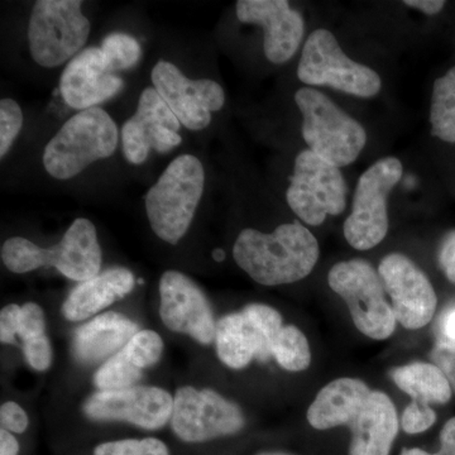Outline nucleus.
Wrapping results in <instances>:
<instances>
[{
  "label": "nucleus",
  "instance_id": "aec40b11",
  "mask_svg": "<svg viewBox=\"0 0 455 455\" xmlns=\"http://www.w3.org/2000/svg\"><path fill=\"white\" fill-rule=\"evenodd\" d=\"M139 331V324L121 313L108 311L100 314L75 331V358L84 364L106 362L121 352Z\"/></svg>",
  "mask_w": 455,
  "mask_h": 455
},
{
  "label": "nucleus",
  "instance_id": "f704fd0d",
  "mask_svg": "<svg viewBox=\"0 0 455 455\" xmlns=\"http://www.w3.org/2000/svg\"><path fill=\"white\" fill-rule=\"evenodd\" d=\"M28 415L14 401H8L0 407V424L2 429L9 433L22 434L28 427Z\"/></svg>",
  "mask_w": 455,
  "mask_h": 455
},
{
  "label": "nucleus",
  "instance_id": "f8f14e48",
  "mask_svg": "<svg viewBox=\"0 0 455 455\" xmlns=\"http://www.w3.org/2000/svg\"><path fill=\"white\" fill-rule=\"evenodd\" d=\"M170 423L184 442L203 443L239 433L245 419L241 407L218 392L185 386L173 397Z\"/></svg>",
  "mask_w": 455,
  "mask_h": 455
},
{
  "label": "nucleus",
  "instance_id": "7ed1b4c3",
  "mask_svg": "<svg viewBox=\"0 0 455 455\" xmlns=\"http://www.w3.org/2000/svg\"><path fill=\"white\" fill-rule=\"evenodd\" d=\"M205 187L199 158L181 155L164 171L145 197L147 218L158 238L178 244L187 235Z\"/></svg>",
  "mask_w": 455,
  "mask_h": 455
},
{
  "label": "nucleus",
  "instance_id": "72a5a7b5",
  "mask_svg": "<svg viewBox=\"0 0 455 455\" xmlns=\"http://www.w3.org/2000/svg\"><path fill=\"white\" fill-rule=\"evenodd\" d=\"M23 355L33 370L38 372L49 370L53 361V350L49 337L44 334L23 343Z\"/></svg>",
  "mask_w": 455,
  "mask_h": 455
},
{
  "label": "nucleus",
  "instance_id": "5701e85b",
  "mask_svg": "<svg viewBox=\"0 0 455 455\" xmlns=\"http://www.w3.org/2000/svg\"><path fill=\"white\" fill-rule=\"evenodd\" d=\"M136 286V278L130 269L113 267L98 276L80 283L62 304V315L68 322H82L114 302L130 295Z\"/></svg>",
  "mask_w": 455,
  "mask_h": 455
},
{
  "label": "nucleus",
  "instance_id": "e433bc0d",
  "mask_svg": "<svg viewBox=\"0 0 455 455\" xmlns=\"http://www.w3.org/2000/svg\"><path fill=\"white\" fill-rule=\"evenodd\" d=\"M433 363L445 373L449 383H451V390L455 392V348L454 347L445 346V344L438 343L435 348L431 352Z\"/></svg>",
  "mask_w": 455,
  "mask_h": 455
},
{
  "label": "nucleus",
  "instance_id": "4c0bfd02",
  "mask_svg": "<svg viewBox=\"0 0 455 455\" xmlns=\"http://www.w3.org/2000/svg\"><path fill=\"white\" fill-rule=\"evenodd\" d=\"M401 455H455V418L447 421L440 433V451L430 454L423 449H403Z\"/></svg>",
  "mask_w": 455,
  "mask_h": 455
},
{
  "label": "nucleus",
  "instance_id": "cd10ccee",
  "mask_svg": "<svg viewBox=\"0 0 455 455\" xmlns=\"http://www.w3.org/2000/svg\"><path fill=\"white\" fill-rule=\"evenodd\" d=\"M100 49L106 56L108 68L113 74L133 68L142 56L139 41L125 33L107 36Z\"/></svg>",
  "mask_w": 455,
  "mask_h": 455
},
{
  "label": "nucleus",
  "instance_id": "a878e982",
  "mask_svg": "<svg viewBox=\"0 0 455 455\" xmlns=\"http://www.w3.org/2000/svg\"><path fill=\"white\" fill-rule=\"evenodd\" d=\"M271 353L277 363L289 372H301L310 367L309 341L298 326H283L272 343Z\"/></svg>",
  "mask_w": 455,
  "mask_h": 455
},
{
  "label": "nucleus",
  "instance_id": "9b49d317",
  "mask_svg": "<svg viewBox=\"0 0 455 455\" xmlns=\"http://www.w3.org/2000/svg\"><path fill=\"white\" fill-rule=\"evenodd\" d=\"M283 328V316L268 305L251 304L239 313L228 314L217 322L218 358L232 370H243L254 359L267 362Z\"/></svg>",
  "mask_w": 455,
  "mask_h": 455
},
{
  "label": "nucleus",
  "instance_id": "c85d7f7f",
  "mask_svg": "<svg viewBox=\"0 0 455 455\" xmlns=\"http://www.w3.org/2000/svg\"><path fill=\"white\" fill-rule=\"evenodd\" d=\"M123 352L136 366L145 371L160 361L164 353V340L154 331H140L128 341Z\"/></svg>",
  "mask_w": 455,
  "mask_h": 455
},
{
  "label": "nucleus",
  "instance_id": "6ab92c4d",
  "mask_svg": "<svg viewBox=\"0 0 455 455\" xmlns=\"http://www.w3.org/2000/svg\"><path fill=\"white\" fill-rule=\"evenodd\" d=\"M123 86L124 82L110 73L106 56L99 47H89L77 53L66 66L60 80L65 103L80 112L113 98Z\"/></svg>",
  "mask_w": 455,
  "mask_h": 455
},
{
  "label": "nucleus",
  "instance_id": "37998d69",
  "mask_svg": "<svg viewBox=\"0 0 455 455\" xmlns=\"http://www.w3.org/2000/svg\"><path fill=\"white\" fill-rule=\"evenodd\" d=\"M214 259L217 260H223L224 259V252L221 250L215 251L214 252Z\"/></svg>",
  "mask_w": 455,
  "mask_h": 455
},
{
  "label": "nucleus",
  "instance_id": "bb28decb",
  "mask_svg": "<svg viewBox=\"0 0 455 455\" xmlns=\"http://www.w3.org/2000/svg\"><path fill=\"white\" fill-rule=\"evenodd\" d=\"M143 370L133 363L123 352L107 359L94 374V385L99 391H119L137 386Z\"/></svg>",
  "mask_w": 455,
  "mask_h": 455
},
{
  "label": "nucleus",
  "instance_id": "0eeeda50",
  "mask_svg": "<svg viewBox=\"0 0 455 455\" xmlns=\"http://www.w3.org/2000/svg\"><path fill=\"white\" fill-rule=\"evenodd\" d=\"M82 4L80 0H38L33 5L27 36L32 59L42 68L65 64L88 41L92 26Z\"/></svg>",
  "mask_w": 455,
  "mask_h": 455
},
{
  "label": "nucleus",
  "instance_id": "c756f323",
  "mask_svg": "<svg viewBox=\"0 0 455 455\" xmlns=\"http://www.w3.org/2000/svg\"><path fill=\"white\" fill-rule=\"evenodd\" d=\"M94 455H170V451L160 439H124L98 445Z\"/></svg>",
  "mask_w": 455,
  "mask_h": 455
},
{
  "label": "nucleus",
  "instance_id": "423d86ee",
  "mask_svg": "<svg viewBox=\"0 0 455 455\" xmlns=\"http://www.w3.org/2000/svg\"><path fill=\"white\" fill-rule=\"evenodd\" d=\"M328 283L346 301L355 328L374 340H385L396 329V317L385 295L379 271L363 259L343 260L331 267Z\"/></svg>",
  "mask_w": 455,
  "mask_h": 455
},
{
  "label": "nucleus",
  "instance_id": "9d476101",
  "mask_svg": "<svg viewBox=\"0 0 455 455\" xmlns=\"http://www.w3.org/2000/svg\"><path fill=\"white\" fill-rule=\"evenodd\" d=\"M347 196L348 188L339 167L326 163L309 149L298 155L286 200L304 223L317 227L328 215H340L346 211Z\"/></svg>",
  "mask_w": 455,
  "mask_h": 455
},
{
  "label": "nucleus",
  "instance_id": "7c9ffc66",
  "mask_svg": "<svg viewBox=\"0 0 455 455\" xmlns=\"http://www.w3.org/2000/svg\"><path fill=\"white\" fill-rule=\"evenodd\" d=\"M22 109L13 99L0 101V157L4 158L23 127Z\"/></svg>",
  "mask_w": 455,
  "mask_h": 455
},
{
  "label": "nucleus",
  "instance_id": "79ce46f5",
  "mask_svg": "<svg viewBox=\"0 0 455 455\" xmlns=\"http://www.w3.org/2000/svg\"><path fill=\"white\" fill-rule=\"evenodd\" d=\"M20 444L8 430H0V455H17Z\"/></svg>",
  "mask_w": 455,
  "mask_h": 455
},
{
  "label": "nucleus",
  "instance_id": "6e6552de",
  "mask_svg": "<svg viewBox=\"0 0 455 455\" xmlns=\"http://www.w3.org/2000/svg\"><path fill=\"white\" fill-rule=\"evenodd\" d=\"M300 82L329 86L358 98L376 97L382 88L379 75L344 53L333 33L319 28L305 42L298 66Z\"/></svg>",
  "mask_w": 455,
  "mask_h": 455
},
{
  "label": "nucleus",
  "instance_id": "2eb2a0df",
  "mask_svg": "<svg viewBox=\"0 0 455 455\" xmlns=\"http://www.w3.org/2000/svg\"><path fill=\"white\" fill-rule=\"evenodd\" d=\"M173 397L155 386H133L119 391H99L84 403V414L95 421H125L157 430L171 421Z\"/></svg>",
  "mask_w": 455,
  "mask_h": 455
},
{
  "label": "nucleus",
  "instance_id": "39448f33",
  "mask_svg": "<svg viewBox=\"0 0 455 455\" xmlns=\"http://www.w3.org/2000/svg\"><path fill=\"white\" fill-rule=\"evenodd\" d=\"M295 101L302 114V137L309 151L337 167L357 160L367 143L361 123L316 89H299Z\"/></svg>",
  "mask_w": 455,
  "mask_h": 455
},
{
  "label": "nucleus",
  "instance_id": "c03bdc74",
  "mask_svg": "<svg viewBox=\"0 0 455 455\" xmlns=\"http://www.w3.org/2000/svg\"><path fill=\"white\" fill-rule=\"evenodd\" d=\"M262 455H286V454H262Z\"/></svg>",
  "mask_w": 455,
  "mask_h": 455
},
{
  "label": "nucleus",
  "instance_id": "393cba45",
  "mask_svg": "<svg viewBox=\"0 0 455 455\" xmlns=\"http://www.w3.org/2000/svg\"><path fill=\"white\" fill-rule=\"evenodd\" d=\"M430 124L434 137L455 143V66L434 83Z\"/></svg>",
  "mask_w": 455,
  "mask_h": 455
},
{
  "label": "nucleus",
  "instance_id": "4468645a",
  "mask_svg": "<svg viewBox=\"0 0 455 455\" xmlns=\"http://www.w3.org/2000/svg\"><path fill=\"white\" fill-rule=\"evenodd\" d=\"M379 274L391 298L396 322L409 331L429 324L438 307V298L427 275L400 253L386 256L379 263Z\"/></svg>",
  "mask_w": 455,
  "mask_h": 455
},
{
  "label": "nucleus",
  "instance_id": "dca6fc26",
  "mask_svg": "<svg viewBox=\"0 0 455 455\" xmlns=\"http://www.w3.org/2000/svg\"><path fill=\"white\" fill-rule=\"evenodd\" d=\"M160 316L173 333L197 343H214L217 322L203 290L187 275L166 271L160 280Z\"/></svg>",
  "mask_w": 455,
  "mask_h": 455
},
{
  "label": "nucleus",
  "instance_id": "f03ea898",
  "mask_svg": "<svg viewBox=\"0 0 455 455\" xmlns=\"http://www.w3.org/2000/svg\"><path fill=\"white\" fill-rule=\"evenodd\" d=\"M2 260L13 274L53 267L68 280L84 283L100 274L103 254L94 224L77 218L60 243L51 248L38 247L22 236L9 238L2 247Z\"/></svg>",
  "mask_w": 455,
  "mask_h": 455
},
{
  "label": "nucleus",
  "instance_id": "2f4dec72",
  "mask_svg": "<svg viewBox=\"0 0 455 455\" xmlns=\"http://www.w3.org/2000/svg\"><path fill=\"white\" fill-rule=\"evenodd\" d=\"M46 334V316L44 309L36 302H27L20 307L17 337L23 343Z\"/></svg>",
  "mask_w": 455,
  "mask_h": 455
},
{
  "label": "nucleus",
  "instance_id": "473e14b6",
  "mask_svg": "<svg viewBox=\"0 0 455 455\" xmlns=\"http://www.w3.org/2000/svg\"><path fill=\"white\" fill-rule=\"evenodd\" d=\"M436 421V414L430 405L412 400L401 416V427L407 434H420L430 429Z\"/></svg>",
  "mask_w": 455,
  "mask_h": 455
},
{
  "label": "nucleus",
  "instance_id": "a19ab883",
  "mask_svg": "<svg viewBox=\"0 0 455 455\" xmlns=\"http://www.w3.org/2000/svg\"><path fill=\"white\" fill-rule=\"evenodd\" d=\"M403 4L410 8L419 9L427 16H435L443 11L445 2H442V0H406Z\"/></svg>",
  "mask_w": 455,
  "mask_h": 455
},
{
  "label": "nucleus",
  "instance_id": "58836bf2",
  "mask_svg": "<svg viewBox=\"0 0 455 455\" xmlns=\"http://www.w3.org/2000/svg\"><path fill=\"white\" fill-rule=\"evenodd\" d=\"M439 265L451 283H455V230L440 245Z\"/></svg>",
  "mask_w": 455,
  "mask_h": 455
},
{
  "label": "nucleus",
  "instance_id": "a211bd4d",
  "mask_svg": "<svg viewBox=\"0 0 455 455\" xmlns=\"http://www.w3.org/2000/svg\"><path fill=\"white\" fill-rule=\"evenodd\" d=\"M236 17L242 23L259 25L265 31V55L272 64L289 61L300 46L305 26L302 16L286 0H239Z\"/></svg>",
  "mask_w": 455,
  "mask_h": 455
},
{
  "label": "nucleus",
  "instance_id": "ea45409f",
  "mask_svg": "<svg viewBox=\"0 0 455 455\" xmlns=\"http://www.w3.org/2000/svg\"><path fill=\"white\" fill-rule=\"evenodd\" d=\"M440 333L442 340L439 343L455 348V307L445 311L440 317Z\"/></svg>",
  "mask_w": 455,
  "mask_h": 455
},
{
  "label": "nucleus",
  "instance_id": "f257e3e1",
  "mask_svg": "<svg viewBox=\"0 0 455 455\" xmlns=\"http://www.w3.org/2000/svg\"><path fill=\"white\" fill-rule=\"evenodd\" d=\"M319 254L315 235L298 221L283 224L269 235L247 228L233 247L236 265L263 286L304 280L315 267Z\"/></svg>",
  "mask_w": 455,
  "mask_h": 455
},
{
  "label": "nucleus",
  "instance_id": "1a4fd4ad",
  "mask_svg": "<svg viewBox=\"0 0 455 455\" xmlns=\"http://www.w3.org/2000/svg\"><path fill=\"white\" fill-rule=\"evenodd\" d=\"M396 157H385L364 171L353 197L352 212L344 223L347 242L355 250H372L388 232L387 199L403 178Z\"/></svg>",
  "mask_w": 455,
  "mask_h": 455
},
{
  "label": "nucleus",
  "instance_id": "c9c22d12",
  "mask_svg": "<svg viewBox=\"0 0 455 455\" xmlns=\"http://www.w3.org/2000/svg\"><path fill=\"white\" fill-rule=\"evenodd\" d=\"M20 311V307L16 304L7 305L0 311V340L3 344H16Z\"/></svg>",
  "mask_w": 455,
  "mask_h": 455
},
{
  "label": "nucleus",
  "instance_id": "b1692460",
  "mask_svg": "<svg viewBox=\"0 0 455 455\" xmlns=\"http://www.w3.org/2000/svg\"><path fill=\"white\" fill-rule=\"evenodd\" d=\"M391 376L401 391L419 403L430 406L444 405L451 398V383L435 363L415 362L394 368Z\"/></svg>",
  "mask_w": 455,
  "mask_h": 455
},
{
  "label": "nucleus",
  "instance_id": "20e7f679",
  "mask_svg": "<svg viewBox=\"0 0 455 455\" xmlns=\"http://www.w3.org/2000/svg\"><path fill=\"white\" fill-rule=\"evenodd\" d=\"M118 140V127L106 110L99 107L82 110L44 147V169L57 180L73 179L90 164L109 158Z\"/></svg>",
  "mask_w": 455,
  "mask_h": 455
},
{
  "label": "nucleus",
  "instance_id": "ddd939ff",
  "mask_svg": "<svg viewBox=\"0 0 455 455\" xmlns=\"http://www.w3.org/2000/svg\"><path fill=\"white\" fill-rule=\"evenodd\" d=\"M151 79L156 92L179 122L191 131L208 127L212 114L220 112L226 103V92L220 84L209 79H188L169 61H158Z\"/></svg>",
  "mask_w": 455,
  "mask_h": 455
},
{
  "label": "nucleus",
  "instance_id": "4be33fe9",
  "mask_svg": "<svg viewBox=\"0 0 455 455\" xmlns=\"http://www.w3.org/2000/svg\"><path fill=\"white\" fill-rule=\"evenodd\" d=\"M372 392L362 379H334L314 398L307 410V421L317 430L349 427L366 406Z\"/></svg>",
  "mask_w": 455,
  "mask_h": 455
},
{
  "label": "nucleus",
  "instance_id": "412c9836",
  "mask_svg": "<svg viewBox=\"0 0 455 455\" xmlns=\"http://www.w3.org/2000/svg\"><path fill=\"white\" fill-rule=\"evenodd\" d=\"M349 427V455H390L400 429L396 407L385 392L373 391Z\"/></svg>",
  "mask_w": 455,
  "mask_h": 455
},
{
  "label": "nucleus",
  "instance_id": "f3484780",
  "mask_svg": "<svg viewBox=\"0 0 455 455\" xmlns=\"http://www.w3.org/2000/svg\"><path fill=\"white\" fill-rule=\"evenodd\" d=\"M181 123L155 88L140 94L136 113L122 128L123 154L128 163L142 164L151 149L167 154L181 143Z\"/></svg>",
  "mask_w": 455,
  "mask_h": 455
}]
</instances>
